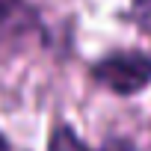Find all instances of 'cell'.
I'll use <instances>...</instances> for the list:
<instances>
[{
    "label": "cell",
    "instance_id": "cell-1",
    "mask_svg": "<svg viewBox=\"0 0 151 151\" xmlns=\"http://www.w3.org/2000/svg\"><path fill=\"white\" fill-rule=\"evenodd\" d=\"M89 77L119 98L142 95L151 86V53L136 47L110 50L89 65Z\"/></svg>",
    "mask_w": 151,
    "mask_h": 151
},
{
    "label": "cell",
    "instance_id": "cell-2",
    "mask_svg": "<svg viewBox=\"0 0 151 151\" xmlns=\"http://www.w3.org/2000/svg\"><path fill=\"white\" fill-rule=\"evenodd\" d=\"M45 151H92L68 122L62 119H53L50 130H47V142H45Z\"/></svg>",
    "mask_w": 151,
    "mask_h": 151
},
{
    "label": "cell",
    "instance_id": "cell-3",
    "mask_svg": "<svg viewBox=\"0 0 151 151\" xmlns=\"http://www.w3.org/2000/svg\"><path fill=\"white\" fill-rule=\"evenodd\" d=\"M0 27L27 33L33 27V12L24 0H0Z\"/></svg>",
    "mask_w": 151,
    "mask_h": 151
},
{
    "label": "cell",
    "instance_id": "cell-4",
    "mask_svg": "<svg viewBox=\"0 0 151 151\" xmlns=\"http://www.w3.org/2000/svg\"><path fill=\"white\" fill-rule=\"evenodd\" d=\"M127 21H130L142 36H151V0H130Z\"/></svg>",
    "mask_w": 151,
    "mask_h": 151
},
{
    "label": "cell",
    "instance_id": "cell-5",
    "mask_svg": "<svg viewBox=\"0 0 151 151\" xmlns=\"http://www.w3.org/2000/svg\"><path fill=\"white\" fill-rule=\"evenodd\" d=\"M95 151H142V148H139V145H136L130 136H119V133H110V136H107V139H104V142H101Z\"/></svg>",
    "mask_w": 151,
    "mask_h": 151
},
{
    "label": "cell",
    "instance_id": "cell-6",
    "mask_svg": "<svg viewBox=\"0 0 151 151\" xmlns=\"http://www.w3.org/2000/svg\"><path fill=\"white\" fill-rule=\"evenodd\" d=\"M15 36H21V33L18 30H9V27H0V47L9 45V39H15Z\"/></svg>",
    "mask_w": 151,
    "mask_h": 151
},
{
    "label": "cell",
    "instance_id": "cell-7",
    "mask_svg": "<svg viewBox=\"0 0 151 151\" xmlns=\"http://www.w3.org/2000/svg\"><path fill=\"white\" fill-rule=\"evenodd\" d=\"M0 151H12V142L6 139V133L0 130Z\"/></svg>",
    "mask_w": 151,
    "mask_h": 151
}]
</instances>
